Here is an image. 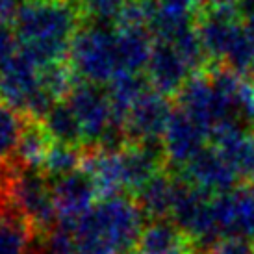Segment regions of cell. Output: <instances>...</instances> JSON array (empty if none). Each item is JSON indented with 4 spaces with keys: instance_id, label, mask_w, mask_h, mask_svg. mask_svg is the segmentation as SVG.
Here are the masks:
<instances>
[{
    "instance_id": "cell-25",
    "label": "cell",
    "mask_w": 254,
    "mask_h": 254,
    "mask_svg": "<svg viewBox=\"0 0 254 254\" xmlns=\"http://www.w3.org/2000/svg\"><path fill=\"white\" fill-rule=\"evenodd\" d=\"M19 50H21V41L13 24L0 22V67L6 65Z\"/></svg>"
},
{
    "instance_id": "cell-7",
    "label": "cell",
    "mask_w": 254,
    "mask_h": 254,
    "mask_svg": "<svg viewBox=\"0 0 254 254\" xmlns=\"http://www.w3.org/2000/svg\"><path fill=\"white\" fill-rule=\"evenodd\" d=\"M175 106L152 87L135 102L125 119L128 143H162Z\"/></svg>"
},
{
    "instance_id": "cell-29",
    "label": "cell",
    "mask_w": 254,
    "mask_h": 254,
    "mask_svg": "<svg viewBox=\"0 0 254 254\" xmlns=\"http://www.w3.org/2000/svg\"><path fill=\"white\" fill-rule=\"evenodd\" d=\"M253 137H254V132H253ZM253 178H254V177H253Z\"/></svg>"
},
{
    "instance_id": "cell-5",
    "label": "cell",
    "mask_w": 254,
    "mask_h": 254,
    "mask_svg": "<svg viewBox=\"0 0 254 254\" xmlns=\"http://www.w3.org/2000/svg\"><path fill=\"white\" fill-rule=\"evenodd\" d=\"M213 215L223 238H240L254 243V184H241L213 195Z\"/></svg>"
},
{
    "instance_id": "cell-24",
    "label": "cell",
    "mask_w": 254,
    "mask_h": 254,
    "mask_svg": "<svg viewBox=\"0 0 254 254\" xmlns=\"http://www.w3.org/2000/svg\"><path fill=\"white\" fill-rule=\"evenodd\" d=\"M127 2L128 0H84V6L87 15L97 17L99 21H115Z\"/></svg>"
},
{
    "instance_id": "cell-21",
    "label": "cell",
    "mask_w": 254,
    "mask_h": 254,
    "mask_svg": "<svg viewBox=\"0 0 254 254\" xmlns=\"http://www.w3.org/2000/svg\"><path fill=\"white\" fill-rule=\"evenodd\" d=\"M28 117L0 99V165H13Z\"/></svg>"
},
{
    "instance_id": "cell-26",
    "label": "cell",
    "mask_w": 254,
    "mask_h": 254,
    "mask_svg": "<svg viewBox=\"0 0 254 254\" xmlns=\"http://www.w3.org/2000/svg\"><path fill=\"white\" fill-rule=\"evenodd\" d=\"M206 254H254V243L240 238H223Z\"/></svg>"
},
{
    "instance_id": "cell-11",
    "label": "cell",
    "mask_w": 254,
    "mask_h": 254,
    "mask_svg": "<svg viewBox=\"0 0 254 254\" xmlns=\"http://www.w3.org/2000/svg\"><path fill=\"white\" fill-rule=\"evenodd\" d=\"M210 139L240 180L254 177V137L249 130L238 125H223L213 130Z\"/></svg>"
},
{
    "instance_id": "cell-19",
    "label": "cell",
    "mask_w": 254,
    "mask_h": 254,
    "mask_svg": "<svg viewBox=\"0 0 254 254\" xmlns=\"http://www.w3.org/2000/svg\"><path fill=\"white\" fill-rule=\"evenodd\" d=\"M41 125L47 130L50 139L58 145L84 148V134H82L80 123L65 100L58 102L56 106L45 115Z\"/></svg>"
},
{
    "instance_id": "cell-10",
    "label": "cell",
    "mask_w": 254,
    "mask_h": 254,
    "mask_svg": "<svg viewBox=\"0 0 254 254\" xmlns=\"http://www.w3.org/2000/svg\"><path fill=\"white\" fill-rule=\"evenodd\" d=\"M178 177L198 190L219 195L238 188L240 177L230 169V165L221 158L213 147H206L191 160Z\"/></svg>"
},
{
    "instance_id": "cell-18",
    "label": "cell",
    "mask_w": 254,
    "mask_h": 254,
    "mask_svg": "<svg viewBox=\"0 0 254 254\" xmlns=\"http://www.w3.org/2000/svg\"><path fill=\"white\" fill-rule=\"evenodd\" d=\"M108 85H110L108 87V97L112 102L115 123L125 128V119H127L128 112L150 89L148 80L143 78V74L121 72Z\"/></svg>"
},
{
    "instance_id": "cell-12",
    "label": "cell",
    "mask_w": 254,
    "mask_h": 254,
    "mask_svg": "<svg viewBox=\"0 0 254 254\" xmlns=\"http://www.w3.org/2000/svg\"><path fill=\"white\" fill-rule=\"evenodd\" d=\"M177 102L182 112L188 113L200 128H204L208 135H212L217 127V106L208 71L193 74L178 93Z\"/></svg>"
},
{
    "instance_id": "cell-14",
    "label": "cell",
    "mask_w": 254,
    "mask_h": 254,
    "mask_svg": "<svg viewBox=\"0 0 254 254\" xmlns=\"http://www.w3.org/2000/svg\"><path fill=\"white\" fill-rule=\"evenodd\" d=\"M115 30V54L121 72L141 74L154 49V36L148 28H113ZM119 72V74H121Z\"/></svg>"
},
{
    "instance_id": "cell-15",
    "label": "cell",
    "mask_w": 254,
    "mask_h": 254,
    "mask_svg": "<svg viewBox=\"0 0 254 254\" xmlns=\"http://www.w3.org/2000/svg\"><path fill=\"white\" fill-rule=\"evenodd\" d=\"M139 254H197L193 243L171 219L147 221L137 251Z\"/></svg>"
},
{
    "instance_id": "cell-8",
    "label": "cell",
    "mask_w": 254,
    "mask_h": 254,
    "mask_svg": "<svg viewBox=\"0 0 254 254\" xmlns=\"http://www.w3.org/2000/svg\"><path fill=\"white\" fill-rule=\"evenodd\" d=\"M208 137L210 135L204 128H200L188 113L175 106L162 139L167 169L171 173H177V169L182 171L200 150H204Z\"/></svg>"
},
{
    "instance_id": "cell-6",
    "label": "cell",
    "mask_w": 254,
    "mask_h": 254,
    "mask_svg": "<svg viewBox=\"0 0 254 254\" xmlns=\"http://www.w3.org/2000/svg\"><path fill=\"white\" fill-rule=\"evenodd\" d=\"M58 223L74 228L76 223L99 202L100 191L95 178L85 169L52 180Z\"/></svg>"
},
{
    "instance_id": "cell-28",
    "label": "cell",
    "mask_w": 254,
    "mask_h": 254,
    "mask_svg": "<svg viewBox=\"0 0 254 254\" xmlns=\"http://www.w3.org/2000/svg\"><path fill=\"white\" fill-rule=\"evenodd\" d=\"M234 7L241 21L254 17V0H234Z\"/></svg>"
},
{
    "instance_id": "cell-23",
    "label": "cell",
    "mask_w": 254,
    "mask_h": 254,
    "mask_svg": "<svg viewBox=\"0 0 254 254\" xmlns=\"http://www.w3.org/2000/svg\"><path fill=\"white\" fill-rule=\"evenodd\" d=\"M36 254H80L74 240V228L58 223L49 232L37 236Z\"/></svg>"
},
{
    "instance_id": "cell-4",
    "label": "cell",
    "mask_w": 254,
    "mask_h": 254,
    "mask_svg": "<svg viewBox=\"0 0 254 254\" xmlns=\"http://www.w3.org/2000/svg\"><path fill=\"white\" fill-rule=\"evenodd\" d=\"M69 62L82 82L110 84L121 72L115 54V30L104 28L102 24H84L71 45Z\"/></svg>"
},
{
    "instance_id": "cell-17",
    "label": "cell",
    "mask_w": 254,
    "mask_h": 254,
    "mask_svg": "<svg viewBox=\"0 0 254 254\" xmlns=\"http://www.w3.org/2000/svg\"><path fill=\"white\" fill-rule=\"evenodd\" d=\"M178 175L171 171H162L154 178H150L141 190L135 193V202L148 221L171 217L175 193H177Z\"/></svg>"
},
{
    "instance_id": "cell-22",
    "label": "cell",
    "mask_w": 254,
    "mask_h": 254,
    "mask_svg": "<svg viewBox=\"0 0 254 254\" xmlns=\"http://www.w3.org/2000/svg\"><path fill=\"white\" fill-rule=\"evenodd\" d=\"M82 165H84V150L82 148L52 143L49 154L41 165V171L50 180H58V178L67 177L74 171L82 169Z\"/></svg>"
},
{
    "instance_id": "cell-27",
    "label": "cell",
    "mask_w": 254,
    "mask_h": 254,
    "mask_svg": "<svg viewBox=\"0 0 254 254\" xmlns=\"http://www.w3.org/2000/svg\"><path fill=\"white\" fill-rule=\"evenodd\" d=\"M26 2L28 0H0V22H9L11 24Z\"/></svg>"
},
{
    "instance_id": "cell-3",
    "label": "cell",
    "mask_w": 254,
    "mask_h": 254,
    "mask_svg": "<svg viewBox=\"0 0 254 254\" xmlns=\"http://www.w3.org/2000/svg\"><path fill=\"white\" fill-rule=\"evenodd\" d=\"M7 202L28 219L37 236L58 225L52 180L41 169L9 165Z\"/></svg>"
},
{
    "instance_id": "cell-20",
    "label": "cell",
    "mask_w": 254,
    "mask_h": 254,
    "mask_svg": "<svg viewBox=\"0 0 254 254\" xmlns=\"http://www.w3.org/2000/svg\"><path fill=\"white\" fill-rule=\"evenodd\" d=\"M52 139L49 137L47 130L43 128L41 121L30 119L26 123V128L22 132L21 143H19V150L15 156L13 165L19 167H34V169H41L45 158L49 154L50 147H52Z\"/></svg>"
},
{
    "instance_id": "cell-1",
    "label": "cell",
    "mask_w": 254,
    "mask_h": 254,
    "mask_svg": "<svg viewBox=\"0 0 254 254\" xmlns=\"http://www.w3.org/2000/svg\"><path fill=\"white\" fill-rule=\"evenodd\" d=\"M85 17L84 0H28L11 24L22 50L43 69L65 64Z\"/></svg>"
},
{
    "instance_id": "cell-2",
    "label": "cell",
    "mask_w": 254,
    "mask_h": 254,
    "mask_svg": "<svg viewBox=\"0 0 254 254\" xmlns=\"http://www.w3.org/2000/svg\"><path fill=\"white\" fill-rule=\"evenodd\" d=\"M145 215L130 195L104 197L74 226L80 254H132L145 228Z\"/></svg>"
},
{
    "instance_id": "cell-9",
    "label": "cell",
    "mask_w": 254,
    "mask_h": 254,
    "mask_svg": "<svg viewBox=\"0 0 254 254\" xmlns=\"http://www.w3.org/2000/svg\"><path fill=\"white\" fill-rule=\"evenodd\" d=\"M193 76L191 69L184 62V58L169 41L156 39L152 56L147 65L148 85L163 97H178L186 82Z\"/></svg>"
},
{
    "instance_id": "cell-16",
    "label": "cell",
    "mask_w": 254,
    "mask_h": 254,
    "mask_svg": "<svg viewBox=\"0 0 254 254\" xmlns=\"http://www.w3.org/2000/svg\"><path fill=\"white\" fill-rule=\"evenodd\" d=\"M37 232L13 206H0V254H36Z\"/></svg>"
},
{
    "instance_id": "cell-13",
    "label": "cell",
    "mask_w": 254,
    "mask_h": 254,
    "mask_svg": "<svg viewBox=\"0 0 254 254\" xmlns=\"http://www.w3.org/2000/svg\"><path fill=\"white\" fill-rule=\"evenodd\" d=\"M206 6V0H156L150 32L154 39H171L182 30L193 28Z\"/></svg>"
}]
</instances>
